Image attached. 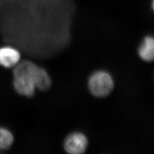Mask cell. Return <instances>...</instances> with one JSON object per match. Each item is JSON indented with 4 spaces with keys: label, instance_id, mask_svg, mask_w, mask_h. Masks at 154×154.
Wrapping results in <instances>:
<instances>
[{
    "label": "cell",
    "instance_id": "obj_8",
    "mask_svg": "<svg viewBox=\"0 0 154 154\" xmlns=\"http://www.w3.org/2000/svg\"><path fill=\"white\" fill-rule=\"evenodd\" d=\"M151 6V9H152V11H154V0H152Z\"/></svg>",
    "mask_w": 154,
    "mask_h": 154
},
{
    "label": "cell",
    "instance_id": "obj_3",
    "mask_svg": "<svg viewBox=\"0 0 154 154\" xmlns=\"http://www.w3.org/2000/svg\"><path fill=\"white\" fill-rule=\"evenodd\" d=\"M88 146V138L82 132L71 133L64 141V149L68 154H83Z\"/></svg>",
    "mask_w": 154,
    "mask_h": 154
},
{
    "label": "cell",
    "instance_id": "obj_2",
    "mask_svg": "<svg viewBox=\"0 0 154 154\" xmlns=\"http://www.w3.org/2000/svg\"><path fill=\"white\" fill-rule=\"evenodd\" d=\"M88 86L94 96L103 98L108 96L114 89V82L111 75L107 72H95L89 78Z\"/></svg>",
    "mask_w": 154,
    "mask_h": 154
},
{
    "label": "cell",
    "instance_id": "obj_5",
    "mask_svg": "<svg viewBox=\"0 0 154 154\" xmlns=\"http://www.w3.org/2000/svg\"><path fill=\"white\" fill-rule=\"evenodd\" d=\"M20 57L19 51L11 47H4L0 51V63L6 68L16 66L20 63Z\"/></svg>",
    "mask_w": 154,
    "mask_h": 154
},
{
    "label": "cell",
    "instance_id": "obj_4",
    "mask_svg": "<svg viewBox=\"0 0 154 154\" xmlns=\"http://www.w3.org/2000/svg\"><path fill=\"white\" fill-rule=\"evenodd\" d=\"M140 58L146 62L154 61V36L148 35L144 37L138 49Z\"/></svg>",
    "mask_w": 154,
    "mask_h": 154
},
{
    "label": "cell",
    "instance_id": "obj_6",
    "mask_svg": "<svg viewBox=\"0 0 154 154\" xmlns=\"http://www.w3.org/2000/svg\"><path fill=\"white\" fill-rule=\"evenodd\" d=\"M51 79L47 72L38 67L36 75V88L42 91H46L50 88Z\"/></svg>",
    "mask_w": 154,
    "mask_h": 154
},
{
    "label": "cell",
    "instance_id": "obj_7",
    "mask_svg": "<svg viewBox=\"0 0 154 154\" xmlns=\"http://www.w3.org/2000/svg\"><path fill=\"white\" fill-rule=\"evenodd\" d=\"M0 147L1 149H6L11 147L14 142L13 135L9 130L1 128L0 130Z\"/></svg>",
    "mask_w": 154,
    "mask_h": 154
},
{
    "label": "cell",
    "instance_id": "obj_1",
    "mask_svg": "<svg viewBox=\"0 0 154 154\" xmlns=\"http://www.w3.org/2000/svg\"><path fill=\"white\" fill-rule=\"evenodd\" d=\"M38 66L32 62H20L13 70V85L17 93L27 97H33L36 88Z\"/></svg>",
    "mask_w": 154,
    "mask_h": 154
}]
</instances>
